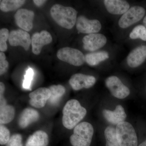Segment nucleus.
<instances>
[{"label":"nucleus","mask_w":146,"mask_h":146,"mask_svg":"<svg viewBox=\"0 0 146 146\" xmlns=\"http://www.w3.org/2000/svg\"><path fill=\"white\" fill-rule=\"evenodd\" d=\"M6 146H23L22 136L21 134L16 133L11 136Z\"/></svg>","instance_id":"nucleus-29"},{"label":"nucleus","mask_w":146,"mask_h":146,"mask_svg":"<svg viewBox=\"0 0 146 146\" xmlns=\"http://www.w3.org/2000/svg\"><path fill=\"white\" fill-rule=\"evenodd\" d=\"M34 72L31 68H29L26 72L25 78L23 83V87L24 89L29 90L30 89L32 81L33 79Z\"/></svg>","instance_id":"nucleus-28"},{"label":"nucleus","mask_w":146,"mask_h":146,"mask_svg":"<svg viewBox=\"0 0 146 146\" xmlns=\"http://www.w3.org/2000/svg\"><path fill=\"white\" fill-rule=\"evenodd\" d=\"M9 68V63L6 59H0V75L5 74Z\"/></svg>","instance_id":"nucleus-30"},{"label":"nucleus","mask_w":146,"mask_h":146,"mask_svg":"<svg viewBox=\"0 0 146 146\" xmlns=\"http://www.w3.org/2000/svg\"><path fill=\"white\" fill-rule=\"evenodd\" d=\"M96 80L94 76L82 74L73 75L69 80V83L74 90L78 91L83 88L89 89L92 87Z\"/></svg>","instance_id":"nucleus-12"},{"label":"nucleus","mask_w":146,"mask_h":146,"mask_svg":"<svg viewBox=\"0 0 146 146\" xmlns=\"http://www.w3.org/2000/svg\"><path fill=\"white\" fill-rule=\"evenodd\" d=\"M146 59V46L137 47L131 52L127 58L128 65L135 68L141 65Z\"/></svg>","instance_id":"nucleus-15"},{"label":"nucleus","mask_w":146,"mask_h":146,"mask_svg":"<svg viewBox=\"0 0 146 146\" xmlns=\"http://www.w3.org/2000/svg\"><path fill=\"white\" fill-rule=\"evenodd\" d=\"M35 14L33 11L26 9H20L14 15V19L18 27L26 31H29L33 27Z\"/></svg>","instance_id":"nucleus-10"},{"label":"nucleus","mask_w":146,"mask_h":146,"mask_svg":"<svg viewBox=\"0 0 146 146\" xmlns=\"http://www.w3.org/2000/svg\"><path fill=\"white\" fill-rule=\"evenodd\" d=\"M39 118L38 111L33 108H28L24 109L19 116L18 125L21 128H25L32 123L36 121Z\"/></svg>","instance_id":"nucleus-18"},{"label":"nucleus","mask_w":146,"mask_h":146,"mask_svg":"<svg viewBox=\"0 0 146 146\" xmlns=\"http://www.w3.org/2000/svg\"><path fill=\"white\" fill-rule=\"evenodd\" d=\"M8 40L11 46H21L26 51L28 50L31 44L29 34L27 32L20 29L11 31Z\"/></svg>","instance_id":"nucleus-9"},{"label":"nucleus","mask_w":146,"mask_h":146,"mask_svg":"<svg viewBox=\"0 0 146 146\" xmlns=\"http://www.w3.org/2000/svg\"><path fill=\"white\" fill-rule=\"evenodd\" d=\"M106 146H120L116 136V129L112 126H108L104 131Z\"/></svg>","instance_id":"nucleus-24"},{"label":"nucleus","mask_w":146,"mask_h":146,"mask_svg":"<svg viewBox=\"0 0 146 146\" xmlns=\"http://www.w3.org/2000/svg\"><path fill=\"white\" fill-rule=\"evenodd\" d=\"M87 111L77 100L72 99L67 102L63 109L62 123L68 129L74 128L86 116Z\"/></svg>","instance_id":"nucleus-1"},{"label":"nucleus","mask_w":146,"mask_h":146,"mask_svg":"<svg viewBox=\"0 0 146 146\" xmlns=\"http://www.w3.org/2000/svg\"><path fill=\"white\" fill-rule=\"evenodd\" d=\"M49 89L51 92L50 97L48 100L49 103L52 105H56L65 94V88L64 86L58 84L52 85Z\"/></svg>","instance_id":"nucleus-20"},{"label":"nucleus","mask_w":146,"mask_h":146,"mask_svg":"<svg viewBox=\"0 0 146 146\" xmlns=\"http://www.w3.org/2000/svg\"><path fill=\"white\" fill-rule=\"evenodd\" d=\"M46 1L44 0H34L33 1L35 4L38 7H40L46 3Z\"/></svg>","instance_id":"nucleus-31"},{"label":"nucleus","mask_w":146,"mask_h":146,"mask_svg":"<svg viewBox=\"0 0 146 146\" xmlns=\"http://www.w3.org/2000/svg\"><path fill=\"white\" fill-rule=\"evenodd\" d=\"M51 34L46 31L43 30L40 33L36 32L31 37L32 50L35 54L40 53L43 46L52 42Z\"/></svg>","instance_id":"nucleus-14"},{"label":"nucleus","mask_w":146,"mask_h":146,"mask_svg":"<svg viewBox=\"0 0 146 146\" xmlns=\"http://www.w3.org/2000/svg\"><path fill=\"white\" fill-rule=\"evenodd\" d=\"M10 132L7 127L3 125H0V144L6 145L10 138Z\"/></svg>","instance_id":"nucleus-27"},{"label":"nucleus","mask_w":146,"mask_h":146,"mask_svg":"<svg viewBox=\"0 0 146 146\" xmlns=\"http://www.w3.org/2000/svg\"><path fill=\"white\" fill-rule=\"evenodd\" d=\"M9 33L7 29L2 28L0 30V50L5 52L7 49L6 42L9 38Z\"/></svg>","instance_id":"nucleus-26"},{"label":"nucleus","mask_w":146,"mask_h":146,"mask_svg":"<svg viewBox=\"0 0 146 146\" xmlns=\"http://www.w3.org/2000/svg\"><path fill=\"white\" fill-rule=\"evenodd\" d=\"M104 5L109 13L114 15H121L129 9V4L123 0H105Z\"/></svg>","instance_id":"nucleus-17"},{"label":"nucleus","mask_w":146,"mask_h":146,"mask_svg":"<svg viewBox=\"0 0 146 146\" xmlns=\"http://www.w3.org/2000/svg\"><path fill=\"white\" fill-rule=\"evenodd\" d=\"M15 110L12 106L6 105L0 107V123L5 124L9 123L14 119Z\"/></svg>","instance_id":"nucleus-22"},{"label":"nucleus","mask_w":146,"mask_h":146,"mask_svg":"<svg viewBox=\"0 0 146 146\" xmlns=\"http://www.w3.org/2000/svg\"><path fill=\"white\" fill-rule=\"evenodd\" d=\"M102 113L105 119L113 125H117L124 121L127 117L124 109L120 105L117 106L114 111L105 109Z\"/></svg>","instance_id":"nucleus-16"},{"label":"nucleus","mask_w":146,"mask_h":146,"mask_svg":"<svg viewBox=\"0 0 146 146\" xmlns=\"http://www.w3.org/2000/svg\"><path fill=\"white\" fill-rule=\"evenodd\" d=\"M131 39H141L146 41V28L142 25H139L135 27L129 35Z\"/></svg>","instance_id":"nucleus-25"},{"label":"nucleus","mask_w":146,"mask_h":146,"mask_svg":"<svg viewBox=\"0 0 146 146\" xmlns=\"http://www.w3.org/2000/svg\"><path fill=\"white\" fill-rule=\"evenodd\" d=\"M50 96L51 92L49 88H38L29 95L30 104L36 108H42L44 107Z\"/></svg>","instance_id":"nucleus-11"},{"label":"nucleus","mask_w":146,"mask_h":146,"mask_svg":"<svg viewBox=\"0 0 146 146\" xmlns=\"http://www.w3.org/2000/svg\"><path fill=\"white\" fill-rule=\"evenodd\" d=\"M145 13V11L143 7L139 6L132 7L120 18L119 26L122 29L127 28L141 20Z\"/></svg>","instance_id":"nucleus-6"},{"label":"nucleus","mask_w":146,"mask_h":146,"mask_svg":"<svg viewBox=\"0 0 146 146\" xmlns=\"http://www.w3.org/2000/svg\"><path fill=\"white\" fill-rule=\"evenodd\" d=\"M76 25L79 32L86 34L97 33L102 28L101 24L98 20H89L83 16H78Z\"/></svg>","instance_id":"nucleus-8"},{"label":"nucleus","mask_w":146,"mask_h":146,"mask_svg":"<svg viewBox=\"0 0 146 146\" xmlns=\"http://www.w3.org/2000/svg\"><path fill=\"white\" fill-rule=\"evenodd\" d=\"M105 84L112 96L117 98H125L130 94L129 89L116 76L107 78L105 80Z\"/></svg>","instance_id":"nucleus-7"},{"label":"nucleus","mask_w":146,"mask_h":146,"mask_svg":"<svg viewBox=\"0 0 146 146\" xmlns=\"http://www.w3.org/2000/svg\"><path fill=\"white\" fill-rule=\"evenodd\" d=\"M138 146H146V140L140 144Z\"/></svg>","instance_id":"nucleus-32"},{"label":"nucleus","mask_w":146,"mask_h":146,"mask_svg":"<svg viewBox=\"0 0 146 146\" xmlns=\"http://www.w3.org/2000/svg\"><path fill=\"white\" fill-rule=\"evenodd\" d=\"M106 37L99 33L87 35L82 39L84 49L91 52L99 49L106 44Z\"/></svg>","instance_id":"nucleus-13"},{"label":"nucleus","mask_w":146,"mask_h":146,"mask_svg":"<svg viewBox=\"0 0 146 146\" xmlns=\"http://www.w3.org/2000/svg\"><path fill=\"white\" fill-rule=\"evenodd\" d=\"M50 13L53 20L64 28L70 29L76 24L78 12L72 7L55 4L51 8Z\"/></svg>","instance_id":"nucleus-2"},{"label":"nucleus","mask_w":146,"mask_h":146,"mask_svg":"<svg viewBox=\"0 0 146 146\" xmlns=\"http://www.w3.org/2000/svg\"><path fill=\"white\" fill-rule=\"evenodd\" d=\"M143 23L144 25V26L146 28V16L145 17V18H144L143 20Z\"/></svg>","instance_id":"nucleus-33"},{"label":"nucleus","mask_w":146,"mask_h":146,"mask_svg":"<svg viewBox=\"0 0 146 146\" xmlns=\"http://www.w3.org/2000/svg\"><path fill=\"white\" fill-rule=\"evenodd\" d=\"M85 61L90 66H96L109 57L107 52L99 51L91 53L85 56Z\"/></svg>","instance_id":"nucleus-21"},{"label":"nucleus","mask_w":146,"mask_h":146,"mask_svg":"<svg viewBox=\"0 0 146 146\" xmlns=\"http://www.w3.org/2000/svg\"><path fill=\"white\" fill-rule=\"evenodd\" d=\"M48 143L47 133L43 131L38 130L29 136L25 146H47Z\"/></svg>","instance_id":"nucleus-19"},{"label":"nucleus","mask_w":146,"mask_h":146,"mask_svg":"<svg viewBox=\"0 0 146 146\" xmlns=\"http://www.w3.org/2000/svg\"><path fill=\"white\" fill-rule=\"evenodd\" d=\"M94 133L91 124L87 122L80 123L74 128L70 142L73 146H90Z\"/></svg>","instance_id":"nucleus-3"},{"label":"nucleus","mask_w":146,"mask_h":146,"mask_svg":"<svg viewBox=\"0 0 146 146\" xmlns=\"http://www.w3.org/2000/svg\"><path fill=\"white\" fill-rule=\"evenodd\" d=\"M25 2L24 0H2L0 1V9L3 12L13 11L21 7Z\"/></svg>","instance_id":"nucleus-23"},{"label":"nucleus","mask_w":146,"mask_h":146,"mask_svg":"<svg viewBox=\"0 0 146 146\" xmlns=\"http://www.w3.org/2000/svg\"><path fill=\"white\" fill-rule=\"evenodd\" d=\"M56 56L61 61L76 66H81L86 61L85 56L80 51L70 47L61 48Z\"/></svg>","instance_id":"nucleus-5"},{"label":"nucleus","mask_w":146,"mask_h":146,"mask_svg":"<svg viewBox=\"0 0 146 146\" xmlns=\"http://www.w3.org/2000/svg\"><path fill=\"white\" fill-rule=\"evenodd\" d=\"M116 136L120 146H138V138L133 126L124 121L117 125Z\"/></svg>","instance_id":"nucleus-4"}]
</instances>
